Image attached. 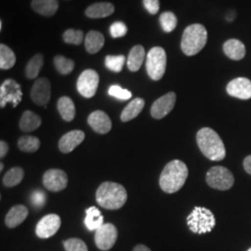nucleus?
<instances>
[{"mask_svg":"<svg viewBox=\"0 0 251 251\" xmlns=\"http://www.w3.org/2000/svg\"><path fill=\"white\" fill-rule=\"evenodd\" d=\"M188 174V168L183 162L172 160L166 165L162 171L159 185L165 193H176L184 185Z\"/></svg>","mask_w":251,"mask_h":251,"instance_id":"f257e3e1","label":"nucleus"},{"mask_svg":"<svg viewBox=\"0 0 251 251\" xmlns=\"http://www.w3.org/2000/svg\"><path fill=\"white\" fill-rule=\"evenodd\" d=\"M198 147L202 153L212 161H222L226 155L225 146L221 137L210 127H203L197 135Z\"/></svg>","mask_w":251,"mask_h":251,"instance_id":"f03ea898","label":"nucleus"},{"mask_svg":"<svg viewBox=\"0 0 251 251\" xmlns=\"http://www.w3.org/2000/svg\"><path fill=\"white\" fill-rule=\"evenodd\" d=\"M127 199L125 187L117 182L105 181L101 183L96 192V201L100 206L106 209H119L124 206Z\"/></svg>","mask_w":251,"mask_h":251,"instance_id":"7ed1b4c3","label":"nucleus"},{"mask_svg":"<svg viewBox=\"0 0 251 251\" xmlns=\"http://www.w3.org/2000/svg\"><path fill=\"white\" fill-rule=\"evenodd\" d=\"M207 32L204 25L194 24L185 28L181 37V50L187 56L199 53L206 46Z\"/></svg>","mask_w":251,"mask_h":251,"instance_id":"20e7f679","label":"nucleus"},{"mask_svg":"<svg viewBox=\"0 0 251 251\" xmlns=\"http://www.w3.org/2000/svg\"><path fill=\"white\" fill-rule=\"evenodd\" d=\"M189 229L194 233H209L216 225L214 214L206 207L197 206L187 217Z\"/></svg>","mask_w":251,"mask_h":251,"instance_id":"39448f33","label":"nucleus"},{"mask_svg":"<svg viewBox=\"0 0 251 251\" xmlns=\"http://www.w3.org/2000/svg\"><path fill=\"white\" fill-rule=\"evenodd\" d=\"M167 67V54L161 47H153L147 54L146 70L150 78L158 81L164 76Z\"/></svg>","mask_w":251,"mask_h":251,"instance_id":"423d86ee","label":"nucleus"},{"mask_svg":"<svg viewBox=\"0 0 251 251\" xmlns=\"http://www.w3.org/2000/svg\"><path fill=\"white\" fill-rule=\"evenodd\" d=\"M206 180L211 188L225 191L233 187L234 178L232 172L228 169L217 166L207 171Z\"/></svg>","mask_w":251,"mask_h":251,"instance_id":"0eeeda50","label":"nucleus"},{"mask_svg":"<svg viewBox=\"0 0 251 251\" xmlns=\"http://www.w3.org/2000/svg\"><path fill=\"white\" fill-rule=\"evenodd\" d=\"M99 81L98 73L92 69H87L79 75L76 83V88L83 97L90 99L96 94Z\"/></svg>","mask_w":251,"mask_h":251,"instance_id":"6e6552de","label":"nucleus"},{"mask_svg":"<svg viewBox=\"0 0 251 251\" xmlns=\"http://www.w3.org/2000/svg\"><path fill=\"white\" fill-rule=\"evenodd\" d=\"M23 99L21 85L14 79H7L0 88V107L4 108L7 103H12L15 108Z\"/></svg>","mask_w":251,"mask_h":251,"instance_id":"1a4fd4ad","label":"nucleus"},{"mask_svg":"<svg viewBox=\"0 0 251 251\" xmlns=\"http://www.w3.org/2000/svg\"><path fill=\"white\" fill-rule=\"evenodd\" d=\"M117 227L112 224H103L96 230L95 244L100 251H109L117 242Z\"/></svg>","mask_w":251,"mask_h":251,"instance_id":"9d476101","label":"nucleus"},{"mask_svg":"<svg viewBox=\"0 0 251 251\" xmlns=\"http://www.w3.org/2000/svg\"><path fill=\"white\" fill-rule=\"evenodd\" d=\"M43 184L51 192H60L67 187L68 176L62 170H49L43 175Z\"/></svg>","mask_w":251,"mask_h":251,"instance_id":"9b49d317","label":"nucleus"},{"mask_svg":"<svg viewBox=\"0 0 251 251\" xmlns=\"http://www.w3.org/2000/svg\"><path fill=\"white\" fill-rule=\"evenodd\" d=\"M61 218L57 214H49L43 217L36 225V235L42 239L53 236L61 227Z\"/></svg>","mask_w":251,"mask_h":251,"instance_id":"f8f14e48","label":"nucleus"},{"mask_svg":"<svg viewBox=\"0 0 251 251\" xmlns=\"http://www.w3.org/2000/svg\"><path fill=\"white\" fill-rule=\"evenodd\" d=\"M51 94L50 82L46 78L41 77L36 79L31 90V99L37 105L44 106L49 103Z\"/></svg>","mask_w":251,"mask_h":251,"instance_id":"ddd939ff","label":"nucleus"},{"mask_svg":"<svg viewBox=\"0 0 251 251\" xmlns=\"http://www.w3.org/2000/svg\"><path fill=\"white\" fill-rule=\"evenodd\" d=\"M176 94L169 92L156 100L151 107V116L155 119H162L168 116L176 103Z\"/></svg>","mask_w":251,"mask_h":251,"instance_id":"4468645a","label":"nucleus"},{"mask_svg":"<svg viewBox=\"0 0 251 251\" xmlns=\"http://www.w3.org/2000/svg\"><path fill=\"white\" fill-rule=\"evenodd\" d=\"M227 92L230 96L241 100L251 98V81L246 77H238L227 85Z\"/></svg>","mask_w":251,"mask_h":251,"instance_id":"2eb2a0df","label":"nucleus"},{"mask_svg":"<svg viewBox=\"0 0 251 251\" xmlns=\"http://www.w3.org/2000/svg\"><path fill=\"white\" fill-rule=\"evenodd\" d=\"M88 123L93 130L99 134H106L112 129V121L107 114L97 110L91 113L88 117Z\"/></svg>","mask_w":251,"mask_h":251,"instance_id":"dca6fc26","label":"nucleus"},{"mask_svg":"<svg viewBox=\"0 0 251 251\" xmlns=\"http://www.w3.org/2000/svg\"><path fill=\"white\" fill-rule=\"evenodd\" d=\"M85 139V133L82 130H72L63 135L59 142V149L63 153H68L75 150Z\"/></svg>","mask_w":251,"mask_h":251,"instance_id":"f3484780","label":"nucleus"},{"mask_svg":"<svg viewBox=\"0 0 251 251\" xmlns=\"http://www.w3.org/2000/svg\"><path fill=\"white\" fill-rule=\"evenodd\" d=\"M115 12V6L110 2H98L90 5L85 10V14L90 19L105 18Z\"/></svg>","mask_w":251,"mask_h":251,"instance_id":"a211bd4d","label":"nucleus"},{"mask_svg":"<svg viewBox=\"0 0 251 251\" xmlns=\"http://www.w3.org/2000/svg\"><path fill=\"white\" fill-rule=\"evenodd\" d=\"M28 213L26 206L24 205L12 206L6 215L5 224L9 228H15L25 221Z\"/></svg>","mask_w":251,"mask_h":251,"instance_id":"6ab92c4d","label":"nucleus"},{"mask_svg":"<svg viewBox=\"0 0 251 251\" xmlns=\"http://www.w3.org/2000/svg\"><path fill=\"white\" fill-rule=\"evenodd\" d=\"M31 8L42 16L51 17L59 9V2L58 0H32Z\"/></svg>","mask_w":251,"mask_h":251,"instance_id":"aec40b11","label":"nucleus"},{"mask_svg":"<svg viewBox=\"0 0 251 251\" xmlns=\"http://www.w3.org/2000/svg\"><path fill=\"white\" fill-rule=\"evenodd\" d=\"M225 55L234 61H240L246 55V47L238 39H229L224 44Z\"/></svg>","mask_w":251,"mask_h":251,"instance_id":"412c9836","label":"nucleus"},{"mask_svg":"<svg viewBox=\"0 0 251 251\" xmlns=\"http://www.w3.org/2000/svg\"><path fill=\"white\" fill-rule=\"evenodd\" d=\"M42 124V119L32 111L27 110L21 117L19 126L25 132H31L37 129Z\"/></svg>","mask_w":251,"mask_h":251,"instance_id":"4be33fe9","label":"nucleus"},{"mask_svg":"<svg viewBox=\"0 0 251 251\" xmlns=\"http://www.w3.org/2000/svg\"><path fill=\"white\" fill-rule=\"evenodd\" d=\"M104 45V36L99 32L92 30L90 31L85 38V48L90 54L99 52Z\"/></svg>","mask_w":251,"mask_h":251,"instance_id":"5701e85b","label":"nucleus"},{"mask_svg":"<svg viewBox=\"0 0 251 251\" xmlns=\"http://www.w3.org/2000/svg\"><path fill=\"white\" fill-rule=\"evenodd\" d=\"M145 101L142 98H136L132 100L122 111L120 119L122 122H128L132 119H134L135 117H138L141 112L143 111L144 107Z\"/></svg>","mask_w":251,"mask_h":251,"instance_id":"b1692460","label":"nucleus"},{"mask_svg":"<svg viewBox=\"0 0 251 251\" xmlns=\"http://www.w3.org/2000/svg\"><path fill=\"white\" fill-rule=\"evenodd\" d=\"M145 50L142 45H136L130 50L127 57V68L131 72L140 70L144 63Z\"/></svg>","mask_w":251,"mask_h":251,"instance_id":"393cba45","label":"nucleus"},{"mask_svg":"<svg viewBox=\"0 0 251 251\" xmlns=\"http://www.w3.org/2000/svg\"><path fill=\"white\" fill-rule=\"evenodd\" d=\"M57 108L63 120L71 122L75 117V106L73 100L67 96L61 97L57 102Z\"/></svg>","mask_w":251,"mask_h":251,"instance_id":"a878e982","label":"nucleus"},{"mask_svg":"<svg viewBox=\"0 0 251 251\" xmlns=\"http://www.w3.org/2000/svg\"><path fill=\"white\" fill-rule=\"evenodd\" d=\"M85 225L90 231L97 230L103 225V217L96 206H91L86 210Z\"/></svg>","mask_w":251,"mask_h":251,"instance_id":"bb28decb","label":"nucleus"},{"mask_svg":"<svg viewBox=\"0 0 251 251\" xmlns=\"http://www.w3.org/2000/svg\"><path fill=\"white\" fill-rule=\"evenodd\" d=\"M43 65H44V56L42 54H36L33 58H31L25 67V75L27 78L29 79L36 78L41 71Z\"/></svg>","mask_w":251,"mask_h":251,"instance_id":"cd10ccee","label":"nucleus"},{"mask_svg":"<svg viewBox=\"0 0 251 251\" xmlns=\"http://www.w3.org/2000/svg\"><path fill=\"white\" fill-rule=\"evenodd\" d=\"M16 63V56L13 50L5 44L0 45V68L8 70Z\"/></svg>","mask_w":251,"mask_h":251,"instance_id":"c85d7f7f","label":"nucleus"},{"mask_svg":"<svg viewBox=\"0 0 251 251\" xmlns=\"http://www.w3.org/2000/svg\"><path fill=\"white\" fill-rule=\"evenodd\" d=\"M25 177V171L22 168L15 167L9 170L3 178V183L7 187H14L21 183Z\"/></svg>","mask_w":251,"mask_h":251,"instance_id":"c756f323","label":"nucleus"},{"mask_svg":"<svg viewBox=\"0 0 251 251\" xmlns=\"http://www.w3.org/2000/svg\"><path fill=\"white\" fill-rule=\"evenodd\" d=\"M53 62L56 70L63 75L71 74L75 68V62L63 55L55 56Z\"/></svg>","mask_w":251,"mask_h":251,"instance_id":"7c9ffc66","label":"nucleus"},{"mask_svg":"<svg viewBox=\"0 0 251 251\" xmlns=\"http://www.w3.org/2000/svg\"><path fill=\"white\" fill-rule=\"evenodd\" d=\"M20 150L25 152H35L40 147V141L34 136H23L19 139Z\"/></svg>","mask_w":251,"mask_h":251,"instance_id":"2f4dec72","label":"nucleus"},{"mask_svg":"<svg viewBox=\"0 0 251 251\" xmlns=\"http://www.w3.org/2000/svg\"><path fill=\"white\" fill-rule=\"evenodd\" d=\"M159 22L161 25L162 29L166 32V33H171L172 32L178 24V20L176 15L171 12V11H165L160 15Z\"/></svg>","mask_w":251,"mask_h":251,"instance_id":"473e14b6","label":"nucleus"},{"mask_svg":"<svg viewBox=\"0 0 251 251\" xmlns=\"http://www.w3.org/2000/svg\"><path fill=\"white\" fill-rule=\"evenodd\" d=\"M125 61L124 55H108L105 58V66L112 72L120 73L123 69Z\"/></svg>","mask_w":251,"mask_h":251,"instance_id":"72a5a7b5","label":"nucleus"},{"mask_svg":"<svg viewBox=\"0 0 251 251\" xmlns=\"http://www.w3.org/2000/svg\"><path fill=\"white\" fill-rule=\"evenodd\" d=\"M63 41L67 44L72 45H80L84 40V32L82 30L75 29H67L63 35Z\"/></svg>","mask_w":251,"mask_h":251,"instance_id":"f704fd0d","label":"nucleus"},{"mask_svg":"<svg viewBox=\"0 0 251 251\" xmlns=\"http://www.w3.org/2000/svg\"><path fill=\"white\" fill-rule=\"evenodd\" d=\"M66 251H88L86 244L78 238H70L63 243Z\"/></svg>","mask_w":251,"mask_h":251,"instance_id":"c9c22d12","label":"nucleus"},{"mask_svg":"<svg viewBox=\"0 0 251 251\" xmlns=\"http://www.w3.org/2000/svg\"><path fill=\"white\" fill-rule=\"evenodd\" d=\"M108 93L110 96L115 97L119 100H128L131 98L132 94L129 90L122 89L121 87L117 86V85H113L110 87V89L108 90Z\"/></svg>","mask_w":251,"mask_h":251,"instance_id":"e433bc0d","label":"nucleus"},{"mask_svg":"<svg viewBox=\"0 0 251 251\" xmlns=\"http://www.w3.org/2000/svg\"><path fill=\"white\" fill-rule=\"evenodd\" d=\"M47 201V196L41 190H36L31 195V204L36 208L43 207Z\"/></svg>","mask_w":251,"mask_h":251,"instance_id":"4c0bfd02","label":"nucleus"},{"mask_svg":"<svg viewBox=\"0 0 251 251\" xmlns=\"http://www.w3.org/2000/svg\"><path fill=\"white\" fill-rule=\"evenodd\" d=\"M127 33V27L123 22H116L110 27V34L114 38L126 36Z\"/></svg>","mask_w":251,"mask_h":251,"instance_id":"58836bf2","label":"nucleus"},{"mask_svg":"<svg viewBox=\"0 0 251 251\" xmlns=\"http://www.w3.org/2000/svg\"><path fill=\"white\" fill-rule=\"evenodd\" d=\"M144 6L150 14L155 15L160 9V2L159 0H144Z\"/></svg>","mask_w":251,"mask_h":251,"instance_id":"ea45409f","label":"nucleus"},{"mask_svg":"<svg viewBox=\"0 0 251 251\" xmlns=\"http://www.w3.org/2000/svg\"><path fill=\"white\" fill-rule=\"evenodd\" d=\"M9 149V145L6 142H4V141L0 142V157L1 158H3L8 153Z\"/></svg>","mask_w":251,"mask_h":251,"instance_id":"a19ab883","label":"nucleus"},{"mask_svg":"<svg viewBox=\"0 0 251 251\" xmlns=\"http://www.w3.org/2000/svg\"><path fill=\"white\" fill-rule=\"evenodd\" d=\"M244 168H245V171L251 175V155H249L245 158Z\"/></svg>","mask_w":251,"mask_h":251,"instance_id":"79ce46f5","label":"nucleus"},{"mask_svg":"<svg viewBox=\"0 0 251 251\" xmlns=\"http://www.w3.org/2000/svg\"><path fill=\"white\" fill-rule=\"evenodd\" d=\"M133 251H151V250L144 245H138L135 247Z\"/></svg>","mask_w":251,"mask_h":251,"instance_id":"37998d69","label":"nucleus"},{"mask_svg":"<svg viewBox=\"0 0 251 251\" xmlns=\"http://www.w3.org/2000/svg\"><path fill=\"white\" fill-rule=\"evenodd\" d=\"M3 168H4V164L1 163V164H0V170H1V171H3Z\"/></svg>","mask_w":251,"mask_h":251,"instance_id":"c03bdc74","label":"nucleus"},{"mask_svg":"<svg viewBox=\"0 0 251 251\" xmlns=\"http://www.w3.org/2000/svg\"><path fill=\"white\" fill-rule=\"evenodd\" d=\"M2 30V21H0V31Z\"/></svg>","mask_w":251,"mask_h":251,"instance_id":"a18cd8bd","label":"nucleus"},{"mask_svg":"<svg viewBox=\"0 0 251 251\" xmlns=\"http://www.w3.org/2000/svg\"><path fill=\"white\" fill-rule=\"evenodd\" d=\"M248 251H251V249H249V250H248Z\"/></svg>","mask_w":251,"mask_h":251,"instance_id":"49530a36","label":"nucleus"}]
</instances>
